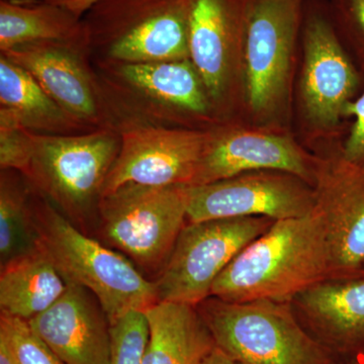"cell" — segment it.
Listing matches in <instances>:
<instances>
[{"label": "cell", "mask_w": 364, "mask_h": 364, "mask_svg": "<svg viewBox=\"0 0 364 364\" xmlns=\"http://www.w3.org/2000/svg\"><path fill=\"white\" fill-rule=\"evenodd\" d=\"M331 248L322 217L274 221L241 251L213 284L210 296L223 301H291L332 277Z\"/></svg>", "instance_id": "1"}, {"label": "cell", "mask_w": 364, "mask_h": 364, "mask_svg": "<svg viewBox=\"0 0 364 364\" xmlns=\"http://www.w3.org/2000/svg\"><path fill=\"white\" fill-rule=\"evenodd\" d=\"M33 215L38 249L67 284L95 294L111 325L132 311L145 312L158 303L155 282L124 254L83 233L48 203Z\"/></svg>", "instance_id": "2"}, {"label": "cell", "mask_w": 364, "mask_h": 364, "mask_svg": "<svg viewBox=\"0 0 364 364\" xmlns=\"http://www.w3.org/2000/svg\"><path fill=\"white\" fill-rule=\"evenodd\" d=\"M215 345L243 364H336L306 331L291 301H235L208 296L196 306Z\"/></svg>", "instance_id": "3"}, {"label": "cell", "mask_w": 364, "mask_h": 364, "mask_svg": "<svg viewBox=\"0 0 364 364\" xmlns=\"http://www.w3.org/2000/svg\"><path fill=\"white\" fill-rule=\"evenodd\" d=\"M188 202L189 186L124 184L102 196L97 214L100 234L107 246L155 282L188 223Z\"/></svg>", "instance_id": "4"}, {"label": "cell", "mask_w": 364, "mask_h": 364, "mask_svg": "<svg viewBox=\"0 0 364 364\" xmlns=\"http://www.w3.org/2000/svg\"><path fill=\"white\" fill-rule=\"evenodd\" d=\"M32 155L25 176L77 227L98 214L107 174L119 147L109 132L83 136L31 132Z\"/></svg>", "instance_id": "5"}, {"label": "cell", "mask_w": 364, "mask_h": 364, "mask_svg": "<svg viewBox=\"0 0 364 364\" xmlns=\"http://www.w3.org/2000/svg\"><path fill=\"white\" fill-rule=\"evenodd\" d=\"M273 222L267 218L244 217L186 223L154 282L158 303L200 305L210 296L213 284L228 265Z\"/></svg>", "instance_id": "6"}, {"label": "cell", "mask_w": 364, "mask_h": 364, "mask_svg": "<svg viewBox=\"0 0 364 364\" xmlns=\"http://www.w3.org/2000/svg\"><path fill=\"white\" fill-rule=\"evenodd\" d=\"M191 0H100L90 28L109 41V54L124 63L189 59Z\"/></svg>", "instance_id": "7"}, {"label": "cell", "mask_w": 364, "mask_h": 364, "mask_svg": "<svg viewBox=\"0 0 364 364\" xmlns=\"http://www.w3.org/2000/svg\"><path fill=\"white\" fill-rule=\"evenodd\" d=\"M304 7L305 0H245L246 95L254 114H270L286 97Z\"/></svg>", "instance_id": "8"}, {"label": "cell", "mask_w": 364, "mask_h": 364, "mask_svg": "<svg viewBox=\"0 0 364 364\" xmlns=\"http://www.w3.org/2000/svg\"><path fill=\"white\" fill-rule=\"evenodd\" d=\"M315 205L312 184L289 172L259 170L189 186L188 223L244 217L279 221L305 217Z\"/></svg>", "instance_id": "9"}, {"label": "cell", "mask_w": 364, "mask_h": 364, "mask_svg": "<svg viewBox=\"0 0 364 364\" xmlns=\"http://www.w3.org/2000/svg\"><path fill=\"white\" fill-rule=\"evenodd\" d=\"M212 136L200 131L153 127L124 132L102 196L127 183L191 186Z\"/></svg>", "instance_id": "10"}, {"label": "cell", "mask_w": 364, "mask_h": 364, "mask_svg": "<svg viewBox=\"0 0 364 364\" xmlns=\"http://www.w3.org/2000/svg\"><path fill=\"white\" fill-rule=\"evenodd\" d=\"M315 208L331 248V279L361 277L364 272V166L340 152L315 164Z\"/></svg>", "instance_id": "11"}, {"label": "cell", "mask_w": 364, "mask_h": 364, "mask_svg": "<svg viewBox=\"0 0 364 364\" xmlns=\"http://www.w3.org/2000/svg\"><path fill=\"white\" fill-rule=\"evenodd\" d=\"M303 40L301 97L306 114L318 126L335 127L355 100L358 72L332 21L321 11L306 13Z\"/></svg>", "instance_id": "12"}, {"label": "cell", "mask_w": 364, "mask_h": 364, "mask_svg": "<svg viewBox=\"0 0 364 364\" xmlns=\"http://www.w3.org/2000/svg\"><path fill=\"white\" fill-rule=\"evenodd\" d=\"M28 322L64 363L111 364V323L85 287L67 284L54 305Z\"/></svg>", "instance_id": "13"}, {"label": "cell", "mask_w": 364, "mask_h": 364, "mask_svg": "<svg viewBox=\"0 0 364 364\" xmlns=\"http://www.w3.org/2000/svg\"><path fill=\"white\" fill-rule=\"evenodd\" d=\"M316 161L291 139L253 131L212 136L191 186H203L259 170L289 172L312 184Z\"/></svg>", "instance_id": "14"}, {"label": "cell", "mask_w": 364, "mask_h": 364, "mask_svg": "<svg viewBox=\"0 0 364 364\" xmlns=\"http://www.w3.org/2000/svg\"><path fill=\"white\" fill-rule=\"evenodd\" d=\"M293 303L326 348L341 353L364 348V277L323 280Z\"/></svg>", "instance_id": "15"}, {"label": "cell", "mask_w": 364, "mask_h": 364, "mask_svg": "<svg viewBox=\"0 0 364 364\" xmlns=\"http://www.w3.org/2000/svg\"><path fill=\"white\" fill-rule=\"evenodd\" d=\"M244 11L245 0H191L189 60L210 97H219L226 87L230 54L243 35Z\"/></svg>", "instance_id": "16"}, {"label": "cell", "mask_w": 364, "mask_h": 364, "mask_svg": "<svg viewBox=\"0 0 364 364\" xmlns=\"http://www.w3.org/2000/svg\"><path fill=\"white\" fill-rule=\"evenodd\" d=\"M65 43H33L2 55L30 72L74 121H91L97 117V104L90 78Z\"/></svg>", "instance_id": "17"}, {"label": "cell", "mask_w": 364, "mask_h": 364, "mask_svg": "<svg viewBox=\"0 0 364 364\" xmlns=\"http://www.w3.org/2000/svg\"><path fill=\"white\" fill-rule=\"evenodd\" d=\"M144 313L149 338L143 364H198L217 346L195 306L159 301Z\"/></svg>", "instance_id": "18"}, {"label": "cell", "mask_w": 364, "mask_h": 364, "mask_svg": "<svg viewBox=\"0 0 364 364\" xmlns=\"http://www.w3.org/2000/svg\"><path fill=\"white\" fill-rule=\"evenodd\" d=\"M67 282L39 249L2 265L0 273L1 314L30 321L54 305Z\"/></svg>", "instance_id": "19"}, {"label": "cell", "mask_w": 364, "mask_h": 364, "mask_svg": "<svg viewBox=\"0 0 364 364\" xmlns=\"http://www.w3.org/2000/svg\"><path fill=\"white\" fill-rule=\"evenodd\" d=\"M79 16L56 4L0 1V49L42 42H70L85 33Z\"/></svg>", "instance_id": "20"}, {"label": "cell", "mask_w": 364, "mask_h": 364, "mask_svg": "<svg viewBox=\"0 0 364 364\" xmlns=\"http://www.w3.org/2000/svg\"><path fill=\"white\" fill-rule=\"evenodd\" d=\"M122 75L136 90L164 104L196 114L208 111L207 90L189 59L124 64Z\"/></svg>", "instance_id": "21"}, {"label": "cell", "mask_w": 364, "mask_h": 364, "mask_svg": "<svg viewBox=\"0 0 364 364\" xmlns=\"http://www.w3.org/2000/svg\"><path fill=\"white\" fill-rule=\"evenodd\" d=\"M0 112L28 131H60L69 128L74 121L30 72L4 55L0 58Z\"/></svg>", "instance_id": "22"}, {"label": "cell", "mask_w": 364, "mask_h": 364, "mask_svg": "<svg viewBox=\"0 0 364 364\" xmlns=\"http://www.w3.org/2000/svg\"><path fill=\"white\" fill-rule=\"evenodd\" d=\"M33 210L25 188L2 170L0 181V263L6 264L38 249Z\"/></svg>", "instance_id": "23"}, {"label": "cell", "mask_w": 364, "mask_h": 364, "mask_svg": "<svg viewBox=\"0 0 364 364\" xmlns=\"http://www.w3.org/2000/svg\"><path fill=\"white\" fill-rule=\"evenodd\" d=\"M0 339L11 349L16 364H65L23 318L1 314Z\"/></svg>", "instance_id": "24"}, {"label": "cell", "mask_w": 364, "mask_h": 364, "mask_svg": "<svg viewBox=\"0 0 364 364\" xmlns=\"http://www.w3.org/2000/svg\"><path fill=\"white\" fill-rule=\"evenodd\" d=\"M149 338L145 313L132 311L112 325L111 364H143Z\"/></svg>", "instance_id": "25"}, {"label": "cell", "mask_w": 364, "mask_h": 364, "mask_svg": "<svg viewBox=\"0 0 364 364\" xmlns=\"http://www.w3.org/2000/svg\"><path fill=\"white\" fill-rule=\"evenodd\" d=\"M32 155L31 132L6 112H0V166L25 173Z\"/></svg>", "instance_id": "26"}, {"label": "cell", "mask_w": 364, "mask_h": 364, "mask_svg": "<svg viewBox=\"0 0 364 364\" xmlns=\"http://www.w3.org/2000/svg\"><path fill=\"white\" fill-rule=\"evenodd\" d=\"M345 117H353L354 123L345 140L342 155L349 161L364 166V92L348 105Z\"/></svg>", "instance_id": "27"}, {"label": "cell", "mask_w": 364, "mask_h": 364, "mask_svg": "<svg viewBox=\"0 0 364 364\" xmlns=\"http://www.w3.org/2000/svg\"><path fill=\"white\" fill-rule=\"evenodd\" d=\"M345 25L364 44V0H338Z\"/></svg>", "instance_id": "28"}, {"label": "cell", "mask_w": 364, "mask_h": 364, "mask_svg": "<svg viewBox=\"0 0 364 364\" xmlns=\"http://www.w3.org/2000/svg\"><path fill=\"white\" fill-rule=\"evenodd\" d=\"M198 364H238L226 352L215 346L210 353H208Z\"/></svg>", "instance_id": "29"}, {"label": "cell", "mask_w": 364, "mask_h": 364, "mask_svg": "<svg viewBox=\"0 0 364 364\" xmlns=\"http://www.w3.org/2000/svg\"><path fill=\"white\" fill-rule=\"evenodd\" d=\"M98 1L100 0H72L70 2H67L63 6L75 16H80Z\"/></svg>", "instance_id": "30"}, {"label": "cell", "mask_w": 364, "mask_h": 364, "mask_svg": "<svg viewBox=\"0 0 364 364\" xmlns=\"http://www.w3.org/2000/svg\"><path fill=\"white\" fill-rule=\"evenodd\" d=\"M0 364H16L11 349L1 339H0Z\"/></svg>", "instance_id": "31"}, {"label": "cell", "mask_w": 364, "mask_h": 364, "mask_svg": "<svg viewBox=\"0 0 364 364\" xmlns=\"http://www.w3.org/2000/svg\"><path fill=\"white\" fill-rule=\"evenodd\" d=\"M9 1L18 2V4H30V2H41V4H56V6H64L67 2L72 0H9Z\"/></svg>", "instance_id": "32"}, {"label": "cell", "mask_w": 364, "mask_h": 364, "mask_svg": "<svg viewBox=\"0 0 364 364\" xmlns=\"http://www.w3.org/2000/svg\"><path fill=\"white\" fill-rule=\"evenodd\" d=\"M352 364H364V352H359L355 363Z\"/></svg>", "instance_id": "33"}, {"label": "cell", "mask_w": 364, "mask_h": 364, "mask_svg": "<svg viewBox=\"0 0 364 364\" xmlns=\"http://www.w3.org/2000/svg\"><path fill=\"white\" fill-rule=\"evenodd\" d=\"M363 277H364V272H363Z\"/></svg>", "instance_id": "34"}, {"label": "cell", "mask_w": 364, "mask_h": 364, "mask_svg": "<svg viewBox=\"0 0 364 364\" xmlns=\"http://www.w3.org/2000/svg\"><path fill=\"white\" fill-rule=\"evenodd\" d=\"M238 364H243V363H238Z\"/></svg>", "instance_id": "35"}]
</instances>
